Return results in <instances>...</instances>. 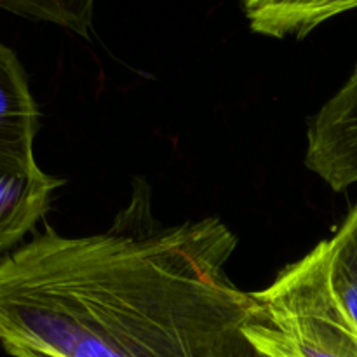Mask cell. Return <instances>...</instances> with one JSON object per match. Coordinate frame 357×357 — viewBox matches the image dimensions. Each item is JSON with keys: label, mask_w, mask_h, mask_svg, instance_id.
Wrapping results in <instances>:
<instances>
[{"label": "cell", "mask_w": 357, "mask_h": 357, "mask_svg": "<svg viewBox=\"0 0 357 357\" xmlns=\"http://www.w3.org/2000/svg\"><path fill=\"white\" fill-rule=\"evenodd\" d=\"M103 234H42L0 260V344L56 357H260L255 293L230 281L237 236L220 218Z\"/></svg>", "instance_id": "6da1fadb"}, {"label": "cell", "mask_w": 357, "mask_h": 357, "mask_svg": "<svg viewBox=\"0 0 357 357\" xmlns=\"http://www.w3.org/2000/svg\"><path fill=\"white\" fill-rule=\"evenodd\" d=\"M305 166L335 192L357 185V65L310 121Z\"/></svg>", "instance_id": "7a4b0ae2"}, {"label": "cell", "mask_w": 357, "mask_h": 357, "mask_svg": "<svg viewBox=\"0 0 357 357\" xmlns=\"http://www.w3.org/2000/svg\"><path fill=\"white\" fill-rule=\"evenodd\" d=\"M61 183L44 173L35 159L0 152V260L40 222Z\"/></svg>", "instance_id": "3957f363"}, {"label": "cell", "mask_w": 357, "mask_h": 357, "mask_svg": "<svg viewBox=\"0 0 357 357\" xmlns=\"http://www.w3.org/2000/svg\"><path fill=\"white\" fill-rule=\"evenodd\" d=\"M37 131L38 108L26 73L13 49L0 40V152L35 159Z\"/></svg>", "instance_id": "277c9868"}, {"label": "cell", "mask_w": 357, "mask_h": 357, "mask_svg": "<svg viewBox=\"0 0 357 357\" xmlns=\"http://www.w3.org/2000/svg\"><path fill=\"white\" fill-rule=\"evenodd\" d=\"M96 0H0V9L33 21L56 24L82 37L93 30Z\"/></svg>", "instance_id": "5b68a950"}, {"label": "cell", "mask_w": 357, "mask_h": 357, "mask_svg": "<svg viewBox=\"0 0 357 357\" xmlns=\"http://www.w3.org/2000/svg\"><path fill=\"white\" fill-rule=\"evenodd\" d=\"M321 0H250L243 9L251 30L265 37L300 38L309 14Z\"/></svg>", "instance_id": "8992f818"}, {"label": "cell", "mask_w": 357, "mask_h": 357, "mask_svg": "<svg viewBox=\"0 0 357 357\" xmlns=\"http://www.w3.org/2000/svg\"><path fill=\"white\" fill-rule=\"evenodd\" d=\"M352 9H357V0H321V2L314 7L312 13L309 14L305 23H303L300 38L309 35L314 28L323 24L324 21L331 20V17L338 16V14L349 13V10Z\"/></svg>", "instance_id": "52a82bcc"}, {"label": "cell", "mask_w": 357, "mask_h": 357, "mask_svg": "<svg viewBox=\"0 0 357 357\" xmlns=\"http://www.w3.org/2000/svg\"><path fill=\"white\" fill-rule=\"evenodd\" d=\"M333 239L337 241L340 250L347 255L349 260L357 267V204L351 209Z\"/></svg>", "instance_id": "ba28073f"}, {"label": "cell", "mask_w": 357, "mask_h": 357, "mask_svg": "<svg viewBox=\"0 0 357 357\" xmlns=\"http://www.w3.org/2000/svg\"><path fill=\"white\" fill-rule=\"evenodd\" d=\"M6 352L13 357H56V356L45 354V352L33 351V349H26V347H6Z\"/></svg>", "instance_id": "9c48e42d"}, {"label": "cell", "mask_w": 357, "mask_h": 357, "mask_svg": "<svg viewBox=\"0 0 357 357\" xmlns=\"http://www.w3.org/2000/svg\"><path fill=\"white\" fill-rule=\"evenodd\" d=\"M260 354V357H274V356H268V354H264V352H258Z\"/></svg>", "instance_id": "30bf717a"}, {"label": "cell", "mask_w": 357, "mask_h": 357, "mask_svg": "<svg viewBox=\"0 0 357 357\" xmlns=\"http://www.w3.org/2000/svg\"><path fill=\"white\" fill-rule=\"evenodd\" d=\"M248 2H250V0H241V3H243V6H244V3H248Z\"/></svg>", "instance_id": "8fae6325"}]
</instances>
